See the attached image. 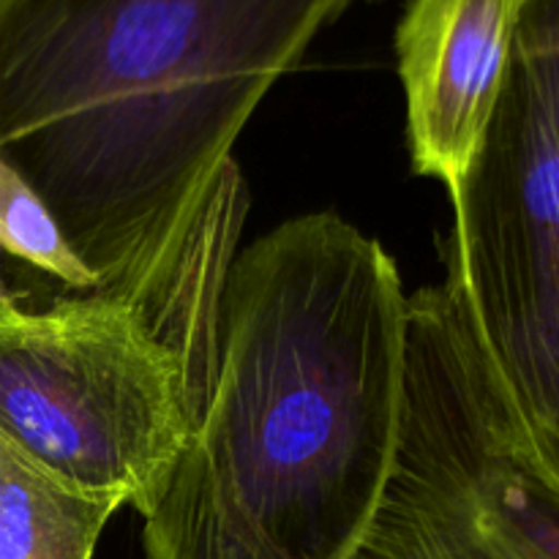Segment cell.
I'll return each instance as SVG.
<instances>
[{
    "label": "cell",
    "instance_id": "6da1fadb",
    "mask_svg": "<svg viewBox=\"0 0 559 559\" xmlns=\"http://www.w3.org/2000/svg\"><path fill=\"white\" fill-rule=\"evenodd\" d=\"M407 309L336 213L235 257L205 413L142 516L147 559H349L396 462Z\"/></svg>",
    "mask_w": 559,
    "mask_h": 559
},
{
    "label": "cell",
    "instance_id": "7a4b0ae2",
    "mask_svg": "<svg viewBox=\"0 0 559 559\" xmlns=\"http://www.w3.org/2000/svg\"><path fill=\"white\" fill-rule=\"evenodd\" d=\"M358 3L0 0V158L98 287L153 276L246 191L240 131Z\"/></svg>",
    "mask_w": 559,
    "mask_h": 559
},
{
    "label": "cell",
    "instance_id": "3957f363",
    "mask_svg": "<svg viewBox=\"0 0 559 559\" xmlns=\"http://www.w3.org/2000/svg\"><path fill=\"white\" fill-rule=\"evenodd\" d=\"M224 295L140 278L0 304V431L63 484L145 516L205 413Z\"/></svg>",
    "mask_w": 559,
    "mask_h": 559
},
{
    "label": "cell",
    "instance_id": "277c9868",
    "mask_svg": "<svg viewBox=\"0 0 559 559\" xmlns=\"http://www.w3.org/2000/svg\"><path fill=\"white\" fill-rule=\"evenodd\" d=\"M453 254L486 360L559 491V0H522L486 134L451 191Z\"/></svg>",
    "mask_w": 559,
    "mask_h": 559
},
{
    "label": "cell",
    "instance_id": "5b68a950",
    "mask_svg": "<svg viewBox=\"0 0 559 559\" xmlns=\"http://www.w3.org/2000/svg\"><path fill=\"white\" fill-rule=\"evenodd\" d=\"M349 559H559V491L519 437L451 271L409 298L396 462Z\"/></svg>",
    "mask_w": 559,
    "mask_h": 559
},
{
    "label": "cell",
    "instance_id": "8992f818",
    "mask_svg": "<svg viewBox=\"0 0 559 559\" xmlns=\"http://www.w3.org/2000/svg\"><path fill=\"white\" fill-rule=\"evenodd\" d=\"M522 0H413L396 31L407 136L418 175L451 194L486 134Z\"/></svg>",
    "mask_w": 559,
    "mask_h": 559
},
{
    "label": "cell",
    "instance_id": "52a82bcc",
    "mask_svg": "<svg viewBox=\"0 0 559 559\" xmlns=\"http://www.w3.org/2000/svg\"><path fill=\"white\" fill-rule=\"evenodd\" d=\"M123 506L58 480L0 431V559H93Z\"/></svg>",
    "mask_w": 559,
    "mask_h": 559
},
{
    "label": "cell",
    "instance_id": "ba28073f",
    "mask_svg": "<svg viewBox=\"0 0 559 559\" xmlns=\"http://www.w3.org/2000/svg\"><path fill=\"white\" fill-rule=\"evenodd\" d=\"M0 251L49 273L74 293L98 287L96 273L71 251L41 197L3 158H0Z\"/></svg>",
    "mask_w": 559,
    "mask_h": 559
},
{
    "label": "cell",
    "instance_id": "9c48e42d",
    "mask_svg": "<svg viewBox=\"0 0 559 559\" xmlns=\"http://www.w3.org/2000/svg\"><path fill=\"white\" fill-rule=\"evenodd\" d=\"M5 300H14V298H11V293H9V289H5L3 276H0V304H5Z\"/></svg>",
    "mask_w": 559,
    "mask_h": 559
}]
</instances>
